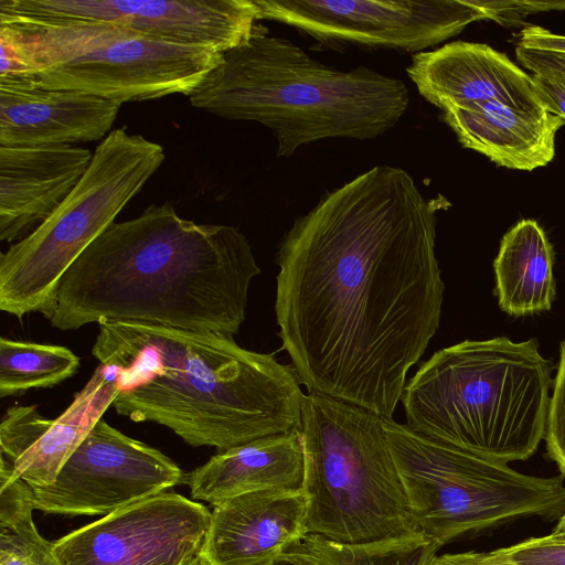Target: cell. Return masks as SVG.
Here are the masks:
<instances>
[{
    "mask_svg": "<svg viewBox=\"0 0 565 565\" xmlns=\"http://www.w3.org/2000/svg\"><path fill=\"white\" fill-rule=\"evenodd\" d=\"M435 242L436 209L391 166L327 192L294 221L276 255L275 316L308 393L392 418L439 327Z\"/></svg>",
    "mask_w": 565,
    "mask_h": 565,
    "instance_id": "obj_1",
    "label": "cell"
},
{
    "mask_svg": "<svg viewBox=\"0 0 565 565\" xmlns=\"http://www.w3.org/2000/svg\"><path fill=\"white\" fill-rule=\"evenodd\" d=\"M262 273L235 226L181 217L153 203L111 223L70 266L47 319L62 331L126 321L234 337Z\"/></svg>",
    "mask_w": 565,
    "mask_h": 565,
    "instance_id": "obj_2",
    "label": "cell"
},
{
    "mask_svg": "<svg viewBox=\"0 0 565 565\" xmlns=\"http://www.w3.org/2000/svg\"><path fill=\"white\" fill-rule=\"evenodd\" d=\"M94 358L117 370L115 411L218 451L300 428L303 393L292 365L234 337L103 321Z\"/></svg>",
    "mask_w": 565,
    "mask_h": 565,
    "instance_id": "obj_3",
    "label": "cell"
},
{
    "mask_svg": "<svg viewBox=\"0 0 565 565\" xmlns=\"http://www.w3.org/2000/svg\"><path fill=\"white\" fill-rule=\"evenodd\" d=\"M189 99L216 116L267 127L280 158L328 138L375 139L395 127L409 105L403 81L364 66L327 65L260 24L223 54Z\"/></svg>",
    "mask_w": 565,
    "mask_h": 565,
    "instance_id": "obj_4",
    "label": "cell"
},
{
    "mask_svg": "<svg viewBox=\"0 0 565 565\" xmlns=\"http://www.w3.org/2000/svg\"><path fill=\"white\" fill-rule=\"evenodd\" d=\"M552 370L535 339L461 341L435 352L406 383L405 424L493 460H526L545 436Z\"/></svg>",
    "mask_w": 565,
    "mask_h": 565,
    "instance_id": "obj_5",
    "label": "cell"
},
{
    "mask_svg": "<svg viewBox=\"0 0 565 565\" xmlns=\"http://www.w3.org/2000/svg\"><path fill=\"white\" fill-rule=\"evenodd\" d=\"M0 77L33 78L121 104L190 96L222 52L104 22H0Z\"/></svg>",
    "mask_w": 565,
    "mask_h": 565,
    "instance_id": "obj_6",
    "label": "cell"
},
{
    "mask_svg": "<svg viewBox=\"0 0 565 565\" xmlns=\"http://www.w3.org/2000/svg\"><path fill=\"white\" fill-rule=\"evenodd\" d=\"M300 433L307 534L338 543L420 532L394 461L384 417L323 394L307 393Z\"/></svg>",
    "mask_w": 565,
    "mask_h": 565,
    "instance_id": "obj_7",
    "label": "cell"
},
{
    "mask_svg": "<svg viewBox=\"0 0 565 565\" xmlns=\"http://www.w3.org/2000/svg\"><path fill=\"white\" fill-rule=\"evenodd\" d=\"M384 427L416 525L441 546L519 519L565 513L562 475H524L393 418Z\"/></svg>",
    "mask_w": 565,
    "mask_h": 565,
    "instance_id": "obj_8",
    "label": "cell"
},
{
    "mask_svg": "<svg viewBox=\"0 0 565 565\" xmlns=\"http://www.w3.org/2000/svg\"><path fill=\"white\" fill-rule=\"evenodd\" d=\"M166 158L161 145L126 128L95 148L86 173L31 234L0 255V309L17 318H50L57 285L78 256L111 224Z\"/></svg>",
    "mask_w": 565,
    "mask_h": 565,
    "instance_id": "obj_9",
    "label": "cell"
},
{
    "mask_svg": "<svg viewBox=\"0 0 565 565\" xmlns=\"http://www.w3.org/2000/svg\"><path fill=\"white\" fill-rule=\"evenodd\" d=\"M259 20L284 23L323 47L412 55L491 19L484 0H254Z\"/></svg>",
    "mask_w": 565,
    "mask_h": 565,
    "instance_id": "obj_10",
    "label": "cell"
},
{
    "mask_svg": "<svg viewBox=\"0 0 565 565\" xmlns=\"http://www.w3.org/2000/svg\"><path fill=\"white\" fill-rule=\"evenodd\" d=\"M185 475L160 450L100 418L45 488L30 487L34 510L63 515H108L184 483Z\"/></svg>",
    "mask_w": 565,
    "mask_h": 565,
    "instance_id": "obj_11",
    "label": "cell"
},
{
    "mask_svg": "<svg viewBox=\"0 0 565 565\" xmlns=\"http://www.w3.org/2000/svg\"><path fill=\"white\" fill-rule=\"evenodd\" d=\"M254 0H0V22H104L225 53L253 34Z\"/></svg>",
    "mask_w": 565,
    "mask_h": 565,
    "instance_id": "obj_12",
    "label": "cell"
},
{
    "mask_svg": "<svg viewBox=\"0 0 565 565\" xmlns=\"http://www.w3.org/2000/svg\"><path fill=\"white\" fill-rule=\"evenodd\" d=\"M211 511L173 491L125 507L53 542L63 565H185L200 553Z\"/></svg>",
    "mask_w": 565,
    "mask_h": 565,
    "instance_id": "obj_13",
    "label": "cell"
},
{
    "mask_svg": "<svg viewBox=\"0 0 565 565\" xmlns=\"http://www.w3.org/2000/svg\"><path fill=\"white\" fill-rule=\"evenodd\" d=\"M117 370L100 364L72 403L53 419L36 405H13L1 417L0 467L32 488H45L117 395Z\"/></svg>",
    "mask_w": 565,
    "mask_h": 565,
    "instance_id": "obj_14",
    "label": "cell"
},
{
    "mask_svg": "<svg viewBox=\"0 0 565 565\" xmlns=\"http://www.w3.org/2000/svg\"><path fill=\"white\" fill-rule=\"evenodd\" d=\"M406 72L418 93L439 110L473 102L545 109L532 76L488 44L446 43L412 55Z\"/></svg>",
    "mask_w": 565,
    "mask_h": 565,
    "instance_id": "obj_15",
    "label": "cell"
},
{
    "mask_svg": "<svg viewBox=\"0 0 565 565\" xmlns=\"http://www.w3.org/2000/svg\"><path fill=\"white\" fill-rule=\"evenodd\" d=\"M300 489L239 494L213 507L200 554L210 565H264L307 535Z\"/></svg>",
    "mask_w": 565,
    "mask_h": 565,
    "instance_id": "obj_16",
    "label": "cell"
},
{
    "mask_svg": "<svg viewBox=\"0 0 565 565\" xmlns=\"http://www.w3.org/2000/svg\"><path fill=\"white\" fill-rule=\"evenodd\" d=\"M121 105L76 90L46 88L33 78H0V147L103 140Z\"/></svg>",
    "mask_w": 565,
    "mask_h": 565,
    "instance_id": "obj_17",
    "label": "cell"
},
{
    "mask_svg": "<svg viewBox=\"0 0 565 565\" xmlns=\"http://www.w3.org/2000/svg\"><path fill=\"white\" fill-rule=\"evenodd\" d=\"M93 154L76 146L0 147V241H20L50 217Z\"/></svg>",
    "mask_w": 565,
    "mask_h": 565,
    "instance_id": "obj_18",
    "label": "cell"
},
{
    "mask_svg": "<svg viewBox=\"0 0 565 565\" xmlns=\"http://www.w3.org/2000/svg\"><path fill=\"white\" fill-rule=\"evenodd\" d=\"M441 111L458 141L500 167L532 171L555 156L565 120L546 109L525 110L499 102H473Z\"/></svg>",
    "mask_w": 565,
    "mask_h": 565,
    "instance_id": "obj_19",
    "label": "cell"
},
{
    "mask_svg": "<svg viewBox=\"0 0 565 565\" xmlns=\"http://www.w3.org/2000/svg\"><path fill=\"white\" fill-rule=\"evenodd\" d=\"M303 480L302 437L300 429H294L218 451L188 472L184 483L192 500L214 507L244 493L300 489Z\"/></svg>",
    "mask_w": 565,
    "mask_h": 565,
    "instance_id": "obj_20",
    "label": "cell"
},
{
    "mask_svg": "<svg viewBox=\"0 0 565 565\" xmlns=\"http://www.w3.org/2000/svg\"><path fill=\"white\" fill-rule=\"evenodd\" d=\"M554 253L534 220H521L501 239L493 262L500 308L521 317L550 310L556 296Z\"/></svg>",
    "mask_w": 565,
    "mask_h": 565,
    "instance_id": "obj_21",
    "label": "cell"
},
{
    "mask_svg": "<svg viewBox=\"0 0 565 565\" xmlns=\"http://www.w3.org/2000/svg\"><path fill=\"white\" fill-rule=\"evenodd\" d=\"M440 547L423 532L355 544L307 534L290 546L317 565H426Z\"/></svg>",
    "mask_w": 565,
    "mask_h": 565,
    "instance_id": "obj_22",
    "label": "cell"
},
{
    "mask_svg": "<svg viewBox=\"0 0 565 565\" xmlns=\"http://www.w3.org/2000/svg\"><path fill=\"white\" fill-rule=\"evenodd\" d=\"M79 358L66 347L0 339V397L49 388L72 377Z\"/></svg>",
    "mask_w": 565,
    "mask_h": 565,
    "instance_id": "obj_23",
    "label": "cell"
},
{
    "mask_svg": "<svg viewBox=\"0 0 565 565\" xmlns=\"http://www.w3.org/2000/svg\"><path fill=\"white\" fill-rule=\"evenodd\" d=\"M0 565H63L53 543L36 530L32 513L0 523Z\"/></svg>",
    "mask_w": 565,
    "mask_h": 565,
    "instance_id": "obj_24",
    "label": "cell"
},
{
    "mask_svg": "<svg viewBox=\"0 0 565 565\" xmlns=\"http://www.w3.org/2000/svg\"><path fill=\"white\" fill-rule=\"evenodd\" d=\"M510 565H565V540L553 535L530 537L516 544L488 552Z\"/></svg>",
    "mask_w": 565,
    "mask_h": 565,
    "instance_id": "obj_25",
    "label": "cell"
},
{
    "mask_svg": "<svg viewBox=\"0 0 565 565\" xmlns=\"http://www.w3.org/2000/svg\"><path fill=\"white\" fill-rule=\"evenodd\" d=\"M559 349L544 439L547 456L565 478V339Z\"/></svg>",
    "mask_w": 565,
    "mask_h": 565,
    "instance_id": "obj_26",
    "label": "cell"
},
{
    "mask_svg": "<svg viewBox=\"0 0 565 565\" xmlns=\"http://www.w3.org/2000/svg\"><path fill=\"white\" fill-rule=\"evenodd\" d=\"M516 60L533 74L565 76V53L515 46Z\"/></svg>",
    "mask_w": 565,
    "mask_h": 565,
    "instance_id": "obj_27",
    "label": "cell"
},
{
    "mask_svg": "<svg viewBox=\"0 0 565 565\" xmlns=\"http://www.w3.org/2000/svg\"><path fill=\"white\" fill-rule=\"evenodd\" d=\"M532 79L543 107L565 120V76L533 74Z\"/></svg>",
    "mask_w": 565,
    "mask_h": 565,
    "instance_id": "obj_28",
    "label": "cell"
},
{
    "mask_svg": "<svg viewBox=\"0 0 565 565\" xmlns=\"http://www.w3.org/2000/svg\"><path fill=\"white\" fill-rule=\"evenodd\" d=\"M516 45L533 50L565 53V35L556 34L537 25L524 28Z\"/></svg>",
    "mask_w": 565,
    "mask_h": 565,
    "instance_id": "obj_29",
    "label": "cell"
},
{
    "mask_svg": "<svg viewBox=\"0 0 565 565\" xmlns=\"http://www.w3.org/2000/svg\"><path fill=\"white\" fill-rule=\"evenodd\" d=\"M426 565H510L489 556L488 552L446 553L433 556Z\"/></svg>",
    "mask_w": 565,
    "mask_h": 565,
    "instance_id": "obj_30",
    "label": "cell"
},
{
    "mask_svg": "<svg viewBox=\"0 0 565 565\" xmlns=\"http://www.w3.org/2000/svg\"><path fill=\"white\" fill-rule=\"evenodd\" d=\"M264 565H317V564L289 547L281 555H279L278 557L274 558L273 561H270Z\"/></svg>",
    "mask_w": 565,
    "mask_h": 565,
    "instance_id": "obj_31",
    "label": "cell"
},
{
    "mask_svg": "<svg viewBox=\"0 0 565 565\" xmlns=\"http://www.w3.org/2000/svg\"><path fill=\"white\" fill-rule=\"evenodd\" d=\"M532 12L546 10H565V1H527Z\"/></svg>",
    "mask_w": 565,
    "mask_h": 565,
    "instance_id": "obj_32",
    "label": "cell"
},
{
    "mask_svg": "<svg viewBox=\"0 0 565 565\" xmlns=\"http://www.w3.org/2000/svg\"><path fill=\"white\" fill-rule=\"evenodd\" d=\"M551 535L565 540V513L557 520V524L553 529Z\"/></svg>",
    "mask_w": 565,
    "mask_h": 565,
    "instance_id": "obj_33",
    "label": "cell"
},
{
    "mask_svg": "<svg viewBox=\"0 0 565 565\" xmlns=\"http://www.w3.org/2000/svg\"><path fill=\"white\" fill-rule=\"evenodd\" d=\"M188 565H210L207 561L199 553L195 555Z\"/></svg>",
    "mask_w": 565,
    "mask_h": 565,
    "instance_id": "obj_34",
    "label": "cell"
},
{
    "mask_svg": "<svg viewBox=\"0 0 565 565\" xmlns=\"http://www.w3.org/2000/svg\"><path fill=\"white\" fill-rule=\"evenodd\" d=\"M185 565H188V564H185Z\"/></svg>",
    "mask_w": 565,
    "mask_h": 565,
    "instance_id": "obj_35",
    "label": "cell"
}]
</instances>
